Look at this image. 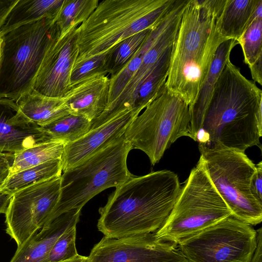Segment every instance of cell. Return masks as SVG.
<instances>
[{"label": "cell", "instance_id": "6da1fadb", "mask_svg": "<svg viewBox=\"0 0 262 262\" xmlns=\"http://www.w3.org/2000/svg\"><path fill=\"white\" fill-rule=\"evenodd\" d=\"M262 91L230 59L215 84L194 141L242 152L261 148Z\"/></svg>", "mask_w": 262, "mask_h": 262}, {"label": "cell", "instance_id": "7a4b0ae2", "mask_svg": "<svg viewBox=\"0 0 262 262\" xmlns=\"http://www.w3.org/2000/svg\"><path fill=\"white\" fill-rule=\"evenodd\" d=\"M181 188L170 170L134 176L116 187L99 209L98 230L116 238L155 232L169 215Z\"/></svg>", "mask_w": 262, "mask_h": 262}, {"label": "cell", "instance_id": "3957f363", "mask_svg": "<svg viewBox=\"0 0 262 262\" xmlns=\"http://www.w3.org/2000/svg\"><path fill=\"white\" fill-rule=\"evenodd\" d=\"M220 11L215 1L189 0L172 46L165 88L189 106L198 95L217 48L227 40L216 27Z\"/></svg>", "mask_w": 262, "mask_h": 262}, {"label": "cell", "instance_id": "277c9868", "mask_svg": "<svg viewBox=\"0 0 262 262\" xmlns=\"http://www.w3.org/2000/svg\"><path fill=\"white\" fill-rule=\"evenodd\" d=\"M175 0H104L77 28L76 66L135 34L153 28Z\"/></svg>", "mask_w": 262, "mask_h": 262}, {"label": "cell", "instance_id": "5b68a950", "mask_svg": "<svg viewBox=\"0 0 262 262\" xmlns=\"http://www.w3.org/2000/svg\"><path fill=\"white\" fill-rule=\"evenodd\" d=\"M132 149L123 135L80 164L63 171L58 202L44 226L64 212L81 209L101 191L116 188L133 177L127 166Z\"/></svg>", "mask_w": 262, "mask_h": 262}, {"label": "cell", "instance_id": "8992f818", "mask_svg": "<svg viewBox=\"0 0 262 262\" xmlns=\"http://www.w3.org/2000/svg\"><path fill=\"white\" fill-rule=\"evenodd\" d=\"M231 212L212 183L200 157L181 188L168 217L154 233L178 244L220 221Z\"/></svg>", "mask_w": 262, "mask_h": 262}, {"label": "cell", "instance_id": "52a82bcc", "mask_svg": "<svg viewBox=\"0 0 262 262\" xmlns=\"http://www.w3.org/2000/svg\"><path fill=\"white\" fill-rule=\"evenodd\" d=\"M57 29L44 18L0 35V97L16 101L32 90L47 46Z\"/></svg>", "mask_w": 262, "mask_h": 262}, {"label": "cell", "instance_id": "ba28073f", "mask_svg": "<svg viewBox=\"0 0 262 262\" xmlns=\"http://www.w3.org/2000/svg\"><path fill=\"white\" fill-rule=\"evenodd\" d=\"M208 174L232 216L255 226L262 221V204L250 191L256 165L242 152L225 147L199 145Z\"/></svg>", "mask_w": 262, "mask_h": 262}, {"label": "cell", "instance_id": "9c48e42d", "mask_svg": "<svg viewBox=\"0 0 262 262\" xmlns=\"http://www.w3.org/2000/svg\"><path fill=\"white\" fill-rule=\"evenodd\" d=\"M189 106L165 90L129 125L124 136L132 149L143 151L152 165L179 138L189 137Z\"/></svg>", "mask_w": 262, "mask_h": 262}, {"label": "cell", "instance_id": "30bf717a", "mask_svg": "<svg viewBox=\"0 0 262 262\" xmlns=\"http://www.w3.org/2000/svg\"><path fill=\"white\" fill-rule=\"evenodd\" d=\"M257 244L252 226L231 215L181 241L178 248L187 262H250Z\"/></svg>", "mask_w": 262, "mask_h": 262}, {"label": "cell", "instance_id": "8fae6325", "mask_svg": "<svg viewBox=\"0 0 262 262\" xmlns=\"http://www.w3.org/2000/svg\"><path fill=\"white\" fill-rule=\"evenodd\" d=\"M61 176L14 193L6 211V231L17 247L46 224L60 193Z\"/></svg>", "mask_w": 262, "mask_h": 262}, {"label": "cell", "instance_id": "7c38bea8", "mask_svg": "<svg viewBox=\"0 0 262 262\" xmlns=\"http://www.w3.org/2000/svg\"><path fill=\"white\" fill-rule=\"evenodd\" d=\"M88 262H187L178 245L149 233L120 238L104 236L95 244Z\"/></svg>", "mask_w": 262, "mask_h": 262}, {"label": "cell", "instance_id": "4fadbf2b", "mask_svg": "<svg viewBox=\"0 0 262 262\" xmlns=\"http://www.w3.org/2000/svg\"><path fill=\"white\" fill-rule=\"evenodd\" d=\"M61 34L57 29L50 40L32 90L52 97H64L72 86L71 75L78 56L77 28Z\"/></svg>", "mask_w": 262, "mask_h": 262}, {"label": "cell", "instance_id": "5bb4252c", "mask_svg": "<svg viewBox=\"0 0 262 262\" xmlns=\"http://www.w3.org/2000/svg\"><path fill=\"white\" fill-rule=\"evenodd\" d=\"M143 110L127 109L74 142L65 145L61 158L62 171H66L83 162L91 156L116 139L124 135L132 122Z\"/></svg>", "mask_w": 262, "mask_h": 262}, {"label": "cell", "instance_id": "9a60e30c", "mask_svg": "<svg viewBox=\"0 0 262 262\" xmlns=\"http://www.w3.org/2000/svg\"><path fill=\"white\" fill-rule=\"evenodd\" d=\"M182 14L178 16L172 21L146 53L140 67L118 97L95 120L97 125L105 123L124 110L136 108L135 101L138 91L163 53L167 48L172 46Z\"/></svg>", "mask_w": 262, "mask_h": 262}, {"label": "cell", "instance_id": "2e32d148", "mask_svg": "<svg viewBox=\"0 0 262 262\" xmlns=\"http://www.w3.org/2000/svg\"><path fill=\"white\" fill-rule=\"evenodd\" d=\"M49 140L41 127L23 114L15 101L0 97V152L15 154Z\"/></svg>", "mask_w": 262, "mask_h": 262}, {"label": "cell", "instance_id": "e0dca14e", "mask_svg": "<svg viewBox=\"0 0 262 262\" xmlns=\"http://www.w3.org/2000/svg\"><path fill=\"white\" fill-rule=\"evenodd\" d=\"M110 77L97 73L74 84L64 97L69 113L92 122L106 108L110 93Z\"/></svg>", "mask_w": 262, "mask_h": 262}, {"label": "cell", "instance_id": "ac0fdd59", "mask_svg": "<svg viewBox=\"0 0 262 262\" xmlns=\"http://www.w3.org/2000/svg\"><path fill=\"white\" fill-rule=\"evenodd\" d=\"M81 209L63 213L17 247L10 262H47L49 253L59 237L76 225Z\"/></svg>", "mask_w": 262, "mask_h": 262}, {"label": "cell", "instance_id": "d6986e66", "mask_svg": "<svg viewBox=\"0 0 262 262\" xmlns=\"http://www.w3.org/2000/svg\"><path fill=\"white\" fill-rule=\"evenodd\" d=\"M187 4L184 0H175L166 14L152 29L146 39L132 59L117 74L110 77V93L107 106L118 97L140 67L145 55L172 21L183 13Z\"/></svg>", "mask_w": 262, "mask_h": 262}, {"label": "cell", "instance_id": "ffe728a7", "mask_svg": "<svg viewBox=\"0 0 262 262\" xmlns=\"http://www.w3.org/2000/svg\"><path fill=\"white\" fill-rule=\"evenodd\" d=\"M238 44L234 39L222 42L217 48L209 71L205 78L193 103L189 106L190 124L189 137L195 139L201 128L203 117L212 97L215 84L226 62L230 59L233 48Z\"/></svg>", "mask_w": 262, "mask_h": 262}, {"label": "cell", "instance_id": "44dd1931", "mask_svg": "<svg viewBox=\"0 0 262 262\" xmlns=\"http://www.w3.org/2000/svg\"><path fill=\"white\" fill-rule=\"evenodd\" d=\"M261 3L262 0H226L215 21L219 34L226 40L238 42Z\"/></svg>", "mask_w": 262, "mask_h": 262}, {"label": "cell", "instance_id": "7402d4cb", "mask_svg": "<svg viewBox=\"0 0 262 262\" xmlns=\"http://www.w3.org/2000/svg\"><path fill=\"white\" fill-rule=\"evenodd\" d=\"M30 121L42 127L70 114L64 97H52L31 90L16 101Z\"/></svg>", "mask_w": 262, "mask_h": 262}, {"label": "cell", "instance_id": "603a6c76", "mask_svg": "<svg viewBox=\"0 0 262 262\" xmlns=\"http://www.w3.org/2000/svg\"><path fill=\"white\" fill-rule=\"evenodd\" d=\"M64 0H17L0 30V35L44 18L55 20Z\"/></svg>", "mask_w": 262, "mask_h": 262}, {"label": "cell", "instance_id": "cb8c5ba5", "mask_svg": "<svg viewBox=\"0 0 262 262\" xmlns=\"http://www.w3.org/2000/svg\"><path fill=\"white\" fill-rule=\"evenodd\" d=\"M61 159L49 161L40 164L9 174L0 191L12 195L15 192L31 185L61 175Z\"/></svg>", "mask_w": 262, "mask_h": 262}, {"label": "cell", "instance_id": "d4e9b609", "mask_svg": "<svg viewBox=\"0 0 262 262\" xmlns=\"http://www.w3.org/2000/svg\"><path fill=\"white\" fill-rule=\"evenodd\" d=\"M172 46L167 48L149 75L140 87L135 101V107L145 109L166 89Z\"/></svg>", "mask_w": 262, "mask_h": 262}, {"label": "cell", "instance_id": "484cf974", "mask_svg": "<svg viewBox=\"0 0 262 262\" xmlns=\"http://www.w3.org/2000/svg\"><path fill=\"white\" fill-rule=\"evenodd\" d=\"M65 145L61 142L49 140L14 154V159L11 166L9 167V174L49 161L61 159Z\"/></svg>", "mask_w": 262, "mask_h": 262}, {"label": "cell", "instance_id": "4316f807", "mask_svg": "<svg viewBox=\"0 0 262 262\" xmlns=\"http://www.w3.org/2000/svg\"><path fill=\"white\" fill-rule=\"evenodd\" d=\"M91 125L92 122L86 118L70 114L41 128L50 140L67 144L87 133Z\"/></svg>", "mask_w": 262, "mask_h": 262}, {"label": "cell", "instance_id": "83f0119b", "mask_svg": "<svg viewBox=\"0 0 262 262\" xmlns=\"http://www.w3.org/2000/svg\"><path fill=\"white\" fill-rule=\"evenodd\" d=\"M98 0H64L54 22L61 34L74 26H80L97 7Z\"/></svg>", "mask_w": 262, "mask_h": 262}, {"label": "cell", "instance_id": "f1b7e54d", "mask_svg": "<svg viewBox=\"0 0 262 262\" xmlns=\"http://www.w3.org/2000/svg\"><path fill=\"white\" fill-rule=\"evenodd\" d=\"M152 29L135 34L113 47L108 66L110 77L117 74L132 59L144 42Z\"/></svg>", "mask_w": 262, "mask_h": 262}, {"label": "cell", "instance_id": "f546056e", "mask_svg": "<svg viewBox=\"0 0 262 262\" xmlns=\"http://www.w3.org/2000/svg\"><path fill=\"white\" fill-rule=\"evenodd\" d=\"M238 43L242 48L244 61L249 67L262 57V3Z\"/></svg>", "mask_w": 262, "mask_h": 262}, {"label": "cell", "instance_id": "4dcf8cb0", "mask_svg": "<svg viewBox=\"0 0 262 262\" xmlns=\"http://www.w3.org/2000/svg\"><path fill=\"white\" fill-rule=\"evenodd\" d=\"M76 225L64 232L57 239L47 262H62L73 259L79 254L76 247Z\"/></svg>", "mask_w": 262, "mask_h": 262}, {"label": "cell", "instance_id": "1f68e13d", "mask_svg": "<svg viewBox=\"0 0 262 262\" xmlns=\"http://www.w3.org/2000/svg\"><path fill=\"white\" fill-rule=\"evenodd\" d=\"M112 48L105 53L93 57L75 66L71 75L72 85L97 73H105L108 75V61L112 54Z\"/></svg>", "mask_w": 262, "mask_h": 262}, {"label": "cell", "instance_id": "d6a6232c", "mask_svg": "<svg viewBox=\"0 0 262 262\" xmlns=\"http://www.w3.org/2000/svg\"><path fill=\"white\" fill-rule=\"evenodd\" d=\"M256 165V169L250 183V191L252 195L262 204V162Z\"/></svg>", "mask_w": 262, "mask_h": 262}, {"label": "cell", "instance_id": "836d02e7", "mask_svg": "<svg viewBox=\"0 0 262 262\" xmlns=\"http://www.w3.org/2000/svg\"><path fill=\"white\" fill-rule=\"evenodd\" d=\"M17 0H0V30Z\"/></svg>", "mask_w": 262, "mask_h": 262}, {"label": "cell", "instance_id": "e575fe53", "mask_svg": "<svg viewBox=\"0 0 262 262\" xmlns=\"http://www.w3.org/2000/svg\"><path fill=\"white\" fill-rule=\"evenodd\" d=\"M254 82L262 85V57L258 59L252 66L249 67Z\"/></svg>", "mask_w": 262, "mask_h": 262}, {"label": "cell", "instance_id": "d590c367", "mask_svg": "<svg viewBox=\"0 0 262 262\" xmlns=\"http://www.w3.org/2000/svg\"><path fill=\"white\" fill-rule=\"evenodd\" d=\"M257 231V247L250 262H262V228Z\"/></svg>", "mask_w": 262, "mask_h": 262}, {"label": "cell", "instance_id": "8d00e7d4", "mask_svg": "<svg viewBox=\"0 0 262 262\" xmlns=\"http://www.w3.org/2000/svg\"><path fill=\"white\" fill-rule=\"evenodd\" d=\"M12 195L0 191V214L5 213Z\"/></svg>", "mask_w": 262, "mask_h": 262}, {"label": "cell", "instance_id": "74e56055", "mask_svg": "<svg viewBox=\"0 0 262 262\" xmlns=\"http://www.w3.org/2000/svg\"><path fill=\"white\" fill-rule=\"evenodd\" d=\"M14 157V154L0 152V166L10 167L13 163Z\"/></svg>", "mask_w": 262, "mask_h": 262}, {"label": "cell", "instance_id": "f35d334b", "mask_svg": "<svg viewBox=\"0 0 262 262\" xmlns=\"http://www.w3.org/2000/svg\"><path fill=\"white\" fill-rule=\"evenodd\" d=\"M9 167L5 166H0V188L9 174Z\"/></svg>", "mask_w": 262, "mask_h": 262}, {"label": "cell", "instance_id": "ab89813d", "mask_svg": "<svg viewBox=\"0 0 262 262\" xmlns=\"http://www.w3.org/2000/svg\"><path fill=\"white\" fill-rule=\"evenodd\" d=\"M62 262H88V257L79 254L73 259Z\"/></svg>", "mask_w": 262, "mask_h": 262}, {"label": "cell", "instance_id": "60d3db41", "mask_svg": "<svg viewBox=\"0 0 262 262\" xmlns=\"http://www.w3.org/2000/svg\"><path fill=\"white\" fill-rule=\"evenodd\" d=\"M2 45V39L0 35V60H1V56Z\"/></svg>", "mask_w": 262, "mask_h": 262}]
</instances>
